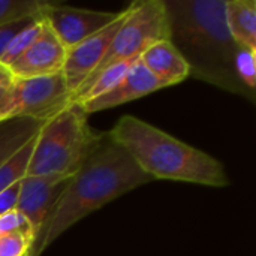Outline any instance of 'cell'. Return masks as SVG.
<instances>
[{"instance_id":"1","label":"cell","mask_w":256,"mask_h":256,"mask_svg":"<svg viewBox=\"0 0 256 256\" xmlns=\"http://www.w3.org/2000/svg\"><path fill=\"white\" fill-rule=\"evenodd\" d=\"M170 40L183 56L190 76L255 102L236 70L240 46L225 20V0H165Z\"/></svg>"},{"instance_id":"2","label":"cell","mask_w":256,"mask_h":256,"mask_svg":"<svg viewBox=\"0 0 256 256\" xmlns=\"http://www.w3.org/2000/svg\"><path fill=\"white\" fill-rule=\"evenodd\" d=\"M150 182L153 180L105 134L66 184L28 255L39 256L76 222Z\"/></svg>"},{"instance_id":"3","label":"cell","mask_w":256,"mask_h":256,"mask_svg":"<svg viewBox=\"0 0 256 256\" xmlns=\"http://www.w3.org/2000/svg\"><path fill=\"white\" fill-rule=\"evenodd\" d=\"M106 135L152 180L208 188H226L231 183L220 160L135 116H122Z\"/></svg>"},{"instance_id":"4","label":"cell","mask_w":256,"mask_h":256,"mask_svg":"<svg viewBox=\"0 0 256 256\" xmlns=\"http://www.w3.org/2000/svg\"><path fill=\"white\" fill-rule=\"evenodd\" d=\"M87 123L80 104L72 102L42 123L27 168V176H75L86 159L102 142Z\"/></svg>"},{"instance_id":"5","label":"cell","mask_w":256,"mask_h":256,"mask_svg":"<svg viewBox=\"0 0 256 256\" xmlns=\"http://www.w3.org/2000/svg\"><path fill=\"white\" fill-rule=\"evenodd\" d=\"M165 39H170V20L165 0L132 2L128 16L117 30L110 50L94 74L82 86L90 82L105 68L117 62L136 60L152 44Z\"/></svg>"},{"instance_id":"6","label":"cell","mask_w":256,"mask_h":256,"mask_svg":"<svg viewBox=\"0 0 256 256\" xmlns=\"http://www.w3.org/2000/svg\"><path fill=\"white\" fill-rule=\"evenodd\" d=\"M14 118H28L45 123L72 104V94L68 88L63 72L46 76L14 80Z\"/></svg>"},{"instance_id":"7","label":"cell","mask_w":256,"mask_h":256,"mask_svg":"<svg viewBox=\"0 0 256 256\" xmlns=\"http://www.w3.org/2000/svg\"><path fill=\"white\" fill-rule=\"evenodd\" d=\"M128 12H129V6L120 10L118 16L105 28L84 39L75 46L66 50V57H64V64H63L62 72L64 75V80H66V84L72 98L80 90V87L98 69L99 63L102 62L106 51L110 50L117 30L126 20Z\"/></svg>"},{"instance_id":"8","label":"cell","mask_w":256,"mask_h":256,"mask_svg":"<svg viewBox=\"0 0 256 256\" xmlns=\"http://www.w3.org/2000/svg\"><path fill=\"white\" fill-rule=\"evenodd\" d=\"M42 16L62 45L69 50L111 24L118 16V12L58 6L48 2L42 9Z\"/></svg>"},{"instance_id":"9","label":"cell","mask_w":256,"mask_h":256,"mask_svg":"<svg viewBox=\"0 0 256 256\" xmlns=\"http://www.w3.org/2000/svg\"><path fill=\"white\" fill-rule=\"evenodd\" d=\"M74 177V176H72ZM69 176H26L20 182L16 210L28 222L34 240L46 224L57 200L72 178Z\"/></svg>"},{"instance_id":"10","label":"cell","mask_w":256,"mask_h":256,"mask_svg":"<svg viewBox=\"0 0 256 256\" xmlns=\"http://www.w3.org/2000/svg\"><path fill=\"white\" fill-rule=\"evenodd\" d=\"M64 57L66 48L44 20L42 30L36 40L8 69L15 80L54 75L62 72Z\"/></svg>"},{"instance_id":"11","label":"cell","mask_w":256,"mask_h":256,"mask_svg":"<svg viewBox=\"0 0 256 256\" xmlns=\"http://www.w3.org/2000/svg\"><path fill=\"white\" fill-rule=\"evenodd\" d=\"M164 87L165 86L158 78H154L153 74L138 58L130 66V69L124 75V78L112 90H110L108 93H104L98 98L84 100L80 105L84 110V112L88 116L93 112L116 108L123 104L141 99V98H144L153 92H158Z\"/></svg>"},{"instance_id":"12","label":"cell","mask_w":256,"mask_h":256,"mask_svg":"<svg viewBox=\"0 0 256 256\" xmlns=\"http://www.w3.org/2000/svg\"><path fill=\"white\" fill-rule=\"evenodd\" d=\"M140 62L165 87L180 84L190 76L189 64L170 39L152 44L140 56Z\"/></svg>"},{"instance_id":"13","label":"cell","mask_w":256,"mask_h":256,"mask_svg":"<svg viewBox=\"0 0 256 256\" xmlns=\"http://www.w3.org/2000/svg\"><path fill=\"white\" fill-rule=\"evenodd\" d=\"M225 20L232 40L240 48L256 51L255 0H225Z\"/></svg>"},{"instance_id":"14","label":"cell","mask_w":256,"mask_h":256,"mask_svg":"<svg viewBox=\"0 0 256 256\" xmlns=\"http://www.w3.org/2000/svg\"><path fill=\"white\" fill-rule=\"evenodd\" d=\"M42 123L28 118H12L0 123V165L34 136Z\"/></svg>"},{"instance_id":"15","label":"cell","mask_w":256,"mask_h":256,"mask_svg":"<svg viewBox=\"0 0 256 256\" xmlns=\"http://www.w3.org/2000/svg\"><path fill=\"white\" fill-rule=\"evenodd\" d=\"M36 136L38 134L0 165V194L9 189L10 186L20 183L27 176V168L34 148Z\"/></svg>"},{"instance_id":"16","label":"cell","mask_w":256,"mask_h":256,"mask_svg":"<svg viewBox=\"0 0 256 256\" xmlns=\"http://www.w3.org/2000/svg\"><path fill=\"white\" fill-rule=\"evenodd\" d=\"M44 26V16L40 14L39 18H36L33 22H30L27 27H24L9 44V46L6 48L4 54L0 58V63L4 64L6 68H9L16 58H20L27 50L28 46L36 40V38L39 36L40 30Z\"/></svg>"},{"instance_id":"17","label":"cell","mask_w":256,"mask_h":256,"mask_svg":"<svg viewBox=\"0 0 256 256\" xmlns=\"http://www.w3.org/2000/svg\"><path fill=\"white\" fill-rule=\"evenodd\" d=\"M46 4L44 0H0V26L39 14Z\"/></svg>"},{"instance_id":"18","label":"cell","mask_w":256,"mask_h":256,"mask_svg":"<svg viewBox=\"0 0 256 256\" xmlns=\"http://www.w3.org/2000/svg\"><path fill=\"white\" fill-rule=\"evenodd\" d=\"M34 243L30 232H10L0 236V256H27Z\"/></svg>"},{"instance_id":"19","label":"cell","mask_w":256,"mask_h":256,"mask_svg":"<svg viewBox=\"0 0 256 256\" xmlns=\"http://www.w3.org/2000/svg\"><path fill=\"white\" fill-rule=\"evenodd\" d=\"M236 70L240 81L248 90L255 93L256 84V51L240 48L236 57Z\"/></svg>"},{"instance_id":"20","label":"cell","mask_w":256,"mask_h":256,"mask_svg":"<svg viewBox=\"0 0 256 256\" xmlns=\"http://www.w3.org/2000/svg\"><path fill=\"white\" fill-rule=\"evenodd\" d=\"M30 232L33 234L28 222L26 220V218L15 208L8 212L6 214L0 216V236L4 234H10V232ZM34 236V234H33Z\"/></svg>"},{"instance_id":"21","label":"cell","mask_w":256,"mask_h":256,"mask_svg":"<svg viewBox=\"0 0 256 256\" xmlns=\"http://www.w3.org/2000/svg\"><path fill=\"white\" fill-rule=\"evenodd\" d=\"M42 12L39 14H34L32 16H27V18H22V20H18V21H14V22H9V24H4V26H0V58L4 54L6 48L9 46L10 40L24 28L27 27L30 22H33L36 18L40 16Z\"/></svg>"},{"instance_id":"22","label":"cell","mask_w":256,"mask_h":256,"mask_svg":"<svg viewBox=\"0 0 256 256\" xmlns=\"http://www.w3.org/2000/svg\"><path fill=\"white\" fill-rule=\"evenodd\" d=\"M15 111V93L14 81L9 86L0 87V123L12 120Z\"/></svg>"},{"instance_id":"23","label":"cell","mask_w":256,"mask_h":256,"mask_svg":"<svg viewBox=\"0 0 256 256\" xmlns=\"http://www.w3.org/2000/svg\"><path fill=\"white\" fill-rule=\"evenodd\" d=\"M18 190H20V183L10 186L4 192L0 194V216L6 214L10 210L16 208V198H18Z\"/></svg>"},{"instance_id":"24","label":"cell","mask_w":256,"mask_h":256,"mask_svg":"<svg viewBox=\"0 0 256 256\" xmlns=\"http://www.w3.org/2000/svg\"><path fill=\"white\" fill-rule=\"evenodd\" d=\"M14 80H15V78L12 76L10 70H9L4 64H2V63H0V87H3V86H9Z\"/></svg>"},{"instance_id":"25","label":"cell","mask_w":256,"mask_h":256,"mask_svg":"<svg viewBox=\"0 0 256 256\" xmlns=\"http://www.w3.org/2000/svg\"><path fill=\"white\" fill-rule=\"evenodd\" d=\"M27 256H30V255H27Z\"/></svg>"}]
</instances>
